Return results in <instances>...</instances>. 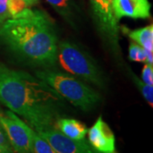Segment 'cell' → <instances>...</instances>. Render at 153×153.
I'll return each instance as SVG.
<instances>
[{"mask_svg":"<svg viewBox=\"0 0 153 153\" xmlns=\"http://www.w3.org/2000/svg\"><path fill=\"white\" fill-rule=\"evenodd\" d=\"M134 82H135L136 86L140 89V93L143 95L145 100L147 101V103L151 106L153 105V85H148L143 82L141 79H140L137 76L133 75Z\"/></svg>","mask_w":153,"mask_h":153,"instance_id":"2e32d148","label":"cell"},{"mask_svg":"<svg viewBox=\"0 0 153 153\" xmlns=\"http://www.w3.org/2000/svg\"><path fill=\"white\" fill-rule=\"evenodd\" d=\"M112 10L117 21L123 17L147 19L151 16L149 0H113Z\"/></svg>","mask_w":153,"mask_h":153,"instance_id":"9c48e42d","label":"cell"},{"mask_svg":"<svg viewBox=\"0 0 153 153\" xmlns=\"http://www.w3.org/2000/svg\"><path fill=\"white\" fill-rule=\"evenodd\" d=\"M55 127L64 135L72 140L85 139L88 130L84 123L74 118H58Z\"/></svg>","mask_w":153,"mask_h":153,"instance_id":"30bf717a","label":"cell"},{"mask_svg":"<svg viewBox=\"0 0 153 153\" xmlns=\"http://www.w3.org/2000/svg\"><path fill=\"white\" fill-rule=\"evenodd\" d=\"M39 0H9V11L11 17L22 10L38 4Z\"/></svg>","mask_w":153,"mask_h":153,"instance_id":"5bb4252c","label":"cell"},{"mask_svg":"<svg viewBox=\"0 0 153 153\" xmlns=\"http://www.w3.org/2000/svg\"><path fill=\"white\" fill-rule=\"evenodd\" d=\"M60 16L64 17L67 22L72 23V11L70 0H46Z\"/></svg>","mask_w":153,"mask_h":153,"instance_id":"7c38bea8","label":"cell"},{"mask_svg":"<svg viewBox=\"0 0 153 153\" xmlns=\"http://www.w3.org/2000/svg\"><path fill=\"white\" fill-rule=\"evenodd\" d=\"M128 36L133 42L141 46L147 51H153V25L136 29L134 31H128Z\"/></svg>","mask_w":153,"mask_h":153,"instance_id":"8fae6325","label":"cell"},{"mask_svg":"<svg viewBox=\"0 0 153 153\" xmlns=\"http://www.w3.org/2000/svg\"><path fill=\"white\" fill-rule=\"evenodd\" d=\"M0 102L38 130L55 125L62 98L37 76L0 62Z\"/></svg>","mask_w":153,"mask_h":153,"instance_id":"6da1fadb","label":"cell"},{"mask_svg":"<svg viewBox=\"0 0 153 153\" xmlns=\"http://www.w3.org/2000/svg\"><path fill=\"white\" fill-rule=\"evenodd\" d=\"M148 52L149 51L143 49L141 46L132 41L128 48V57L132 61L146 63Z\"/></svg>","mask_w":153,"mask_h":153,"instance_id":"9a60e30c","label":"cell"},{"mask_svg":"<svg viewBox=\"0 0 153 153\" xmlns=\"http://www.w3.org/2000/svg\"><path fill=\"white\" fill-rule=\"evenodd\" d=\"M141 80L148 85H153V66L152 64H146L142 69Z\"/></svg>","mask_w":153,"mask_h":153,"instance_id":"ac0fdd59","label":"cell"},{"mask_svg":"<svg viewBox=\"0 0 153 153\" xmlns=\"http://www.w3.org/2000/svg\"><path fill=\"white\" fill-rule=\"evenodd\" d=\"M57 61L64 70L79 79L98 87L104 86V78L94 60L77 45L69 41L58 44Z\"/></svg>","mask_w":153,"mask_h":153,"instance_id":"277c9868","label":"cell"},{"mask_svg":"<svg viewBox=\"0 0 153 153\" xmlns=\"http://www.w3.org/2000/svg\"><path fill=\"white\" fill-rule=\"evenodd\" d=\"M36 76L49 85L62 99H66L75 106L89 111L100 100V95L94 88L82 82V79L65 72L42 70Z\"/></svg>","mask_w":153,"mask_h":153,"instance_id":"3957f363","label":"cell"},{"mask_svg":"<svg viewBox=\"0 0 153 153\" xmlns=\"http://www.w3.org/2000/svg\"><path fill=\"white\" fill-rule=\"evenodd\" d=\"M88 142L100 153H117L116 137L110 126L100 116L94 125L88 130Z\"/></svg>","mask_w":153,"mask_h":153,"instance_id":"ba28073f","label":"cell"},{"mask_svg":"<svg viewBox=\"0 0 153 153\" xmlns=\"http://www.w3.org/2000/svg\"><path fill=\"white\" fill-rule=\"evenodd\" d=\"M58 153H100L85 139L72 140L60 133L55 126L35 130Z\"/></svg>","mask_w":153,"mask_h":153,"instance_id":"8992f818","label":"cell"},{"mask_svg":"<svg viewBox=\"0 0 153 153\" xmlns=\"http://www.w3.org/2000/svg\"><path fill=\"white\" fill-rule=\"evenodd\" d=\"M113 0H90L99 27L110 42L117 48L118 40V21L112 10Z\"/></svg>","mask_w":153,"mask_h":153,"instance_id":"52a82bcc","label":"cell"},{"mask_svg":"<svg viewBox=\"0 0 153 153\" xmlns=\"http://www.w3.org/2000/svg\"><path fill=\"white\" fill-rule=\"evenodd\" d=\"M10 17L9 11V0H0V25Z\"/></svg>","mask_w":153,"mask_h":153,"instance_id":"d6986e66","label":"cell"},{"mask_svg":"<svg viewBox=\"0 0 153 153\" xmlns=\"http://www.w3.org/2000/svg\"><path fill=\"white\" fill-rule=\"evenodd\" d=\"M10 140L2 124L0 123V153H14Z\"/></svg>","mask_w":153,"mask_h":153,"instance_id":"e0dca14e","label":"cell"},{"mask_svg":"<svg viewBox=\"0 0 153 153\" xmlns=\"http://www.w3.org/2000/svg\"><path fill=\"white\" fill-rule=\"evenodd\" d=\"M2 124L14 152L16 153H33V128L18 117L11 111L0 112Z\"/></svg>","mask_w":153,"mask_h":153,"instance_id":"5b68a950","label":"cell"},{"mask_svg":"<svg viewBox=\"0 0 153 153\" xmlns=\"http://www.w3.org/2000/svg\"><path fill=\"white\" fill-rule=\"evenodd\" d=\"M33 153H58L46 140L33 129Z\"/></svg>","mask_w":153,"mask_h":153,"instance_id":"4fadbf2b","label":"cell"},{"mask_svg":"<svg viewBox=\"0 0 153 153\" xmlns=\"http://www.w3.org/2000/svg\"><path fill=\"white\" fill-rule=\"evenodd\" d=\"M0 39L22 60L44 67L57 62L58 36L44 11L27 8L0 25Z\"/></svg>","mask_w":153,"mask_h":153,"instance_id":"7a4b0ae2","label":"cell"}]
</instances>
